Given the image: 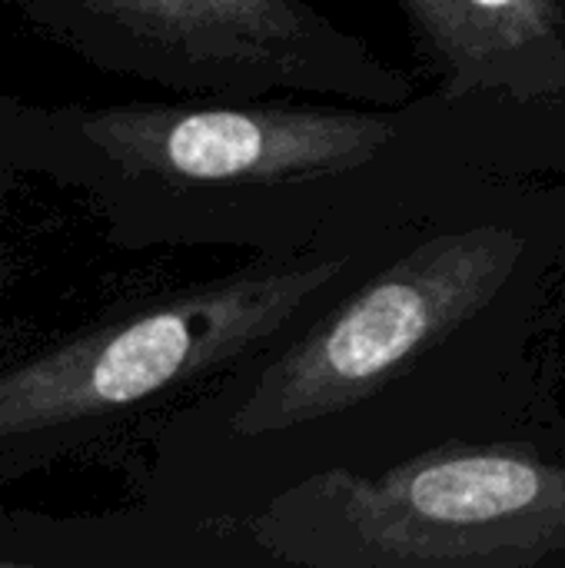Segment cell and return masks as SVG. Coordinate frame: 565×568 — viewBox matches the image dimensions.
<instances>
[{
	"label": "cell",
	"instance_id": "cell-1",
	"mask_svg": "<svg viewBox=\"0 0 565 568\" xmlns=\"http://www.w3.org/2000/svg\"><path fill=\"white\" fill-rule=\"evenodd\" d=\"M565 173H500L147 433L137 506L196 566H270L243 523L323 476L476 443L565 449Z\"/></svg>",
	"mask_w": 565,
	"mask_h": 568
},
{
	"label": "cell",
	"instance_id": "cell-2",
	"mask_svg": "<svg viewBox=\"0 0 565 568\" xmlns=\"http://www.w3.org/2000/svg\"><path fill=\"white\" fill-rule=\"evenodd\" d=\"M27 173L83 193L117 250L226 246L290 260L423 220L500 173H565V110L263 97L37 106Z\"/></svg>",
	"mask_w": 565,
	"mask_h": 568
},
{
	"label": "cell",
	"instance_id": "cell-3",
	"mask_svg": "<svg viewBox=\"0 0 565 568\" xmlns=\"http://www.w3.org/2000/svg\"><path fill=\"white\" fill-rule=\"evenodd\" d=\"M416 223L290 260L250 256L240 270L117 303L37 353L3 363L0 479L130 433L147 436L176 406L340 300Z\"/></svg>",
	"mask_w": 565,
	"mask_h": 568
},
{
	"label": "cell",
	"instance_id": "cell-4",
	"mask_svg": "<svg viewBox=\"0 0 565 568\" xmlns=\"http://www.w3.org/2000/svg\"><path fill=\"white\" fill-rule=\"evenodd\" d=\"M283 568H565V449L476 443L313 476L243 523Z\"/></svg>",
	"mask_w": 565,
	"mask_h": 568
},
{
	"label": "cell",
	"instance_id": "cell-5",
	"mask_svg": "<svg viewBox=\"0 0 565 568\" xmlns=\"http://www.w3.org/2000/svg\"><path fill=\"white\" fill-rule=\"evenodd\" d=\"M83 63L176 97L410 103L416 80L313 0H13Z\"/></svg>",
	"mask_w": 565,
	"mask_h": 568
},
{
	"label": "cell",
	"instance_id": "cell-6",
	"mask_svg": "<svg viewBox=\"0 0 565 568\" xmlns=\"http://www.w3.org/2000/svg\"><path fill=\"white\" fill-rule=\"evenodd\" d=\"M446 100L565 110V0H396Z\"/></svg>",
	"mask_w": 565,
	"mask_h": 568
},
{
	"label": "cell",
	"instance_id": "cell-7",
	"mask_svg": "<svg viewBox=\"0 0 565 568\" xmlns=\"http://www.w3.org/2000/svg\"><path fill=\"white\" fill-rule=\"evenodd\" d=\"M20 110H23V100L0 90V216L7 213V203L17 193V183L30 176L23 133H20Z\"/></svg>",
	"mask_w": 565,
	"mask_h": 568
},
{
	"label": "cell",
	"instance_id": "cell-8",
	"mask_svg": "<svg viewBox=\"0 0 565 568\" xmlns=\"http://www.w3.org/2000/svg\"><path fill=\"white\" fill-rule=\"evenodd\" d=\"M7 276H10V253H7V246L0 243V286L7 283Z\"/></svg>",
	"mask_w": 565,
	"mask_h": 568
}]
</instances>
